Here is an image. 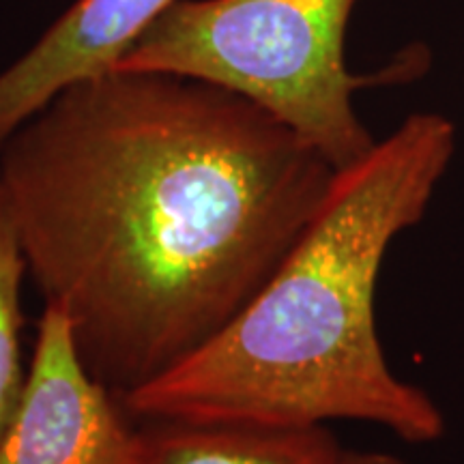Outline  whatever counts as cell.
<instances>
[{
    "label": "cell",
    "mask_w": 464,
    "mask_h": 464,
    "mask_svg": "<svg viewBox=\"0 0 464 464\" xmlns=\"http://www.w3.org/2000/svg\"><path fill=\"white\" fill-rule=\"evenodd\" d=\"M138 464H340L327 426H263L150 420Z\"/></svg>",
    "instance_id": "8992f818"
},
{
    "label": "cell",
    "mask_w": 464,
    "mask_h": 464,
    "mask_svg": "<svg viewBox=\"0 0 464 464\" xmlns=\"http://www.w3.org/2000/svg\"><path fill=\"white\" fill-rule=\"evenodd\" d=\"M179 0H75L39 42L0 72V147L75 82L112 72Z\"/></svg>",
    "instance_id": "5b68a950"
},
{
    "label": "cell",
    "mask_w": 464,
    "mask_h": 464,
    "mask_svg": "<svg viewBox=\"0 0 464 464\" xmlns=\"http://www.w3.org/2000/svg\"><path fill=\"white\" fill-rule=\"evenodd\" d=\"M75 351L65 314L45 305L20 409L0 464H138L140 432Z\"/></svg>",
    "instance_id": "277c9868"
},
{
    "label": "cell",
    "mask_w": 464,
    "mask_h": 464,
    "mask_svg": "<svg viewBox=\"0 0 464 464\" xmlns=\"http://www.w3.org/2000/svg\"><path fill=\"white\" fill-rule=\"evenodd\" d=\"M340 464H406L400 458L385 454V451H355L344 450Z\"/></svg>",
    "instance_id": "ba28073f"
},
{
    "label": "cell",
    "mask_w": 464,
    "mask_h": 464,
    "mask_svg": "<svg viewBox=\"0 0 464 464\" xmlns=\"http://www.w3.org/2000/svg\"><path fill=\"white\" fill-rule=\"evenodd\" d=\"M28 276L20 237L0 191V439L20 409L28 385L22 359V282Z\"/></svg>",
    "instance_id": "52a82bcc"
},
{
    "label": "cell",
    "mask_w": 464,
    "mask_h": 464,
    "mask_svg": "<svg viewBox=\"0 0 464 464\" xmlns=\"http://www.w3.org/2000/svg\"><path fill=\"white\" fill-rule=\"evenodd\" d=\"M335 172L246 97L161 72L75 82L0 147L28 276L119 402L228 327Z\"/></svg>",
    "instance_id": "6da1fadb"
},
{
    "label": "cell",
    "mask_w": 464,
    "mask_h": 464,
    "mask_svg": "<svg viewBox=\"0 0 464 464\" xmlns=\"http://www.w3.org/2000/svg\"><path fill=\"white\" fill-rule=\"evenodd\" d=\"M359 3L179 0L114 69L188 75L228 89L344 170L376 144L355 110L357 92L413 82L430 61L426 48H409L372 73H353L346 28Z\"/></svg>",
    "instance_id": "3957f363"
},
{
    "label": "cell",
    "mask_w": 464,
    "mask_h": 464,
    "mask_svg": "<svg viewBox=\"0 0 464 464\" xmlns=\"http://www.w3.org/2000/svg\"><path fill=\"white\" fill-rule=\"evenodd\" d=\"M454 153L448 116L415 112L335 172L254 299L198 353L121 400L127 415L263 426L351 420L406 443L443 437L434 400L387 363L374 304L382 260L426 216Z\"/></svg>",
    "instance_id": "7a4b0ae2"
}]
</instances>
